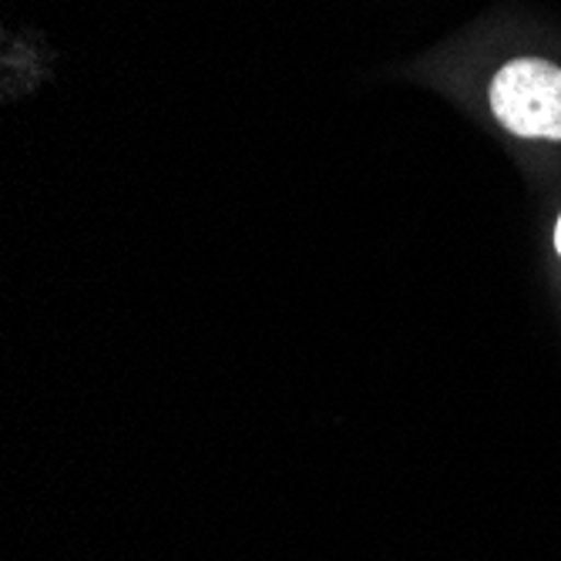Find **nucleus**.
<instances>
[{
  "label": "nucleus",
  "mask_w": 561,
  "mask_h": 561,
  "mask_svg": "<svg viewBox=\"0 0 561 561\" xmlns=\"http://www.w3.org/2000/svg\"><path fill=\"white\" fill-rule=\"evenodd\" d=\"M491 112L518 138L561 141V68L541 58L507 61L491 81Z\"/></svg>",
  "instance_id": "obj_1"
},
{
  "label": "nucleus",
  "mask_w": 561,
  "mask_h": 561,
  "mask_svg": "<svg viewBox=\"0 0 561 561\" xmlns=\"http://www.w3.org/2000/svg\"><path fill=\"white\" fill-rule=\"evenodd\" d=\"M554 249H558V256H561V216L554 222Z\"/></svg>",
  "instance_id": "obj_2"
}]
</instances>
